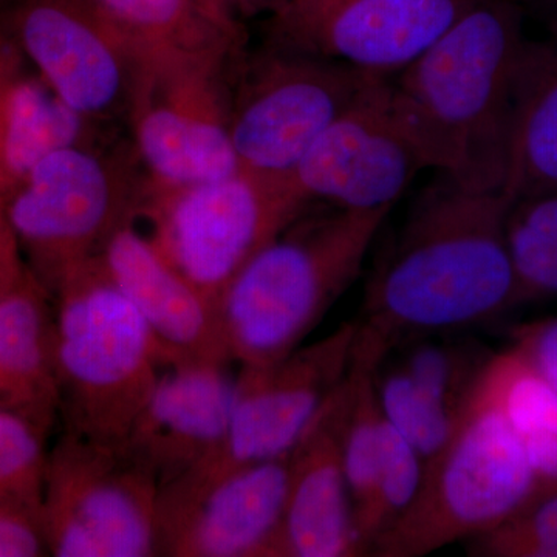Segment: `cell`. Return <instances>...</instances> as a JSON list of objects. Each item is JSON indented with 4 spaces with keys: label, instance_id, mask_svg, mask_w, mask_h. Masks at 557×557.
<instances>
[{
    "label": "cell",
    "instance_id": "5b68a950",
    "mask_svg": "<svg viewBox=\"0 0 557 557\" xmlns=\"http://www.w3.org/2000/svg\"><path fill=\"white\" fill-rule=\"evenodd\" d=\"M537 494L522 440L480 375L456 431L424 461L412 504L369 555L420 557L468 541L500 525Z\"/></svg>",
    "mask_w": 557,
    "mask_h": 557
},
{
    "label": "cell",
    "instance_id": "8992f818",
    "mask_svg": "<svg viewBox=\"0 0 557 557\" xmlns=\"http://www.w3.org/2000/svg\"><path fill=\"white\" fill-rule=\"evenodd\" d=\"M126 110L152 186L239 172L231 139V79L240 50H137Z\"/></svg>",
    "mask_w": 557,
    "mask_h": 557
},
{
    "label": "cell",
    "instance_id": "484cf974",
    "mask_svg": "<svg viewBox=\"0 0 557 557\" xmlns=\"http://www.w3.org/2000/svg\"><path fill=\"white\" fill-rule=\"evenodd\" d=\"M482 379L520 440L557 435V392L515 350L491 357Z\"/></svg>",
    "mask_w": 557,
    "mask_h": 557
},
{
    "label": "cell",
    "instance_id": "7402d4cb",
    "mask_svg": "<svg viewBox=\"0 0 557 557\" xmlns=\"http://www.w3.org/2000/svg\"><path fill=\"white\" fill-rule=\"evenodd\" d=\"M131 51L240 50L242 27L197 0H87Z\"/></svg>",
    "mask_w": 557,
    "mask_h": 557
},
{
    "label": "cell",
    "instance_id": "8d00e7d4",
    "mask_svg": "<svg viewBox=\"0 0 557 557\" xmlns=\"http://www.w3.org/2000/svg\"><path fill=\"white\" fill-rule=\"evenodd\" d=\"M542 9L548 10L557 20V0H536Z\"/></svg>",
    "mask_w": 557,
    "mask_h": 557
},
{
    "label": "cell",
    "instance_id": "3957f363",
    "mask_svg": "<svg viewBox=\"0 0 557 557\" xmlns=\"http://www.w3.org/2000/svg\"><path fill=\"white\" fill-rule=\"evenodd\" d=\"M391 211L304 212L260 249L215 306L231 362L269 364L302 346L357 281Z\"/></svg>",
    "mask_w": 557,
    "mask_h": 557
},
{
    "label": "cell",
    "instance_id": "2e32d148",
    "mask_svg": "<svg viewBox=\"0 0 557 557\" xmlns=\"http://www.w3.org/2000/svg\"><path fill=\"white\" fill-rule=\"evenodd\" d=\"M233 362L177 361L161 370L123 453L160 487L214 456L228 434Z\"/></svg>",
    "mask_w": 557,
    "mask_h": 557
},
{
    "label": "cell",
    "instance_id": "d6986e66",
    "mask_svg": "<svg viewBox=\"0 0 557 557\" xmlns=\"http://www.w3.org/2000/svg\"><path fill=\"white\" fill-rule=\"evenodd\" d=\"M51 295L30 270L0 293V408L49 434L60 418Z\"/></svg>",
    "mask_w": 557,
    "mask_h": 557
},
{
    "label": "cell",
    "instance_id": "8fae6325",
    "mask_svg": "<svg viewBox=\"0 0 557 557\" xmlns=\"http://www.w3.org/2000/svg\"><path fill=\"white\" fill-rule=\"evenodd\" d=\"M288 456L160 487L159 556L287 557Z\"/></svg>",
    "mask_w": 557,
    "mask_h": 557
},
{
    "label": "cell",
    "instance_id": "f546056e",
    "mask_svg": "<svg viewBox=\"0 0 557 557\" xmlns=\"http://www.w3.org/2000/svg\"><path fill=\"white\" fill-rule=\"evenodd\" d=\"M49 556L42 507L0 497V557Z\"/></svg>",
    "mask_w": 557,
    "mask_h": 557
},
{
    "label": "cell",
    "instance_id": "4dcf8cb0",
    "mask_svg": "<svg viewBox=\"0 0 557 557\" xmlns=\"http://www.w3.org/2000/svg\"><path fill=\"white\" fill-rule=\"evenodd\" d=\"M512 350L557 392V318L520 330Z\"/></svg>",
    "mask_w": 557,
    "mask_h": 557
},
{
    "label": "cell",
    "instance_id": "ba28073f",
    "mask_svg": "<svg viewBox=\"0 0 557 557\" xmlns=\"http://www.w3.org/2000/svg\"><path fill=\"white\" fill-rule=\"evenodd\" d=\"M380 76L271 44L237 61L230 129L239 171L289 182L319 135Z\"/></svg>",
    "mask_w": 557,
    "mask_h": 557
},
{
    "label": "cell",
    "instance_id": "d4e9b609",
    "mask_svg": "<svg viewBox=\"0 0 557 557\" xmlns=\"http://www.w3.org/2000/svg\"><path fill=\"white\" fill-rule=\"evenodd\" d=\"M373 386L384 418L424 461L434 457L456 431L461 413L429 397L391 359L384 358L373 372Z\"/></svg>",
    "mask_w": 557,
    "mask_h": 557
},
{
    "label": "cell",
    "instance_id": "7a4b0ae2",
    "mask_svg": "<svg viewBox=\"0 0 557 557\" xmlns=\"http://www.w3.org/2000/svg\"><path fill=\"white\" fill-rule=\"evenodd\" d=\"M523 0H479L391 79L392 106L426 168L504 190Z\"/></svg>",
    "mask_w": 557,
    "mask_h": 557
},
{
    "label": "cell",
    "instance_id": "ac0fdd59",
    "mask_svg": "<svg viewBox=\"0 0 557 557\" xmlns=\"http://www.w3.org/2000/svg\"><path fill=\"white\" fill-rule=\"evenodd\" d=\"M346 397L347 379L289 453L287 557L366 556L355 530L341 445Z\"/></svg>",
    "mask_w": 557,
    "mask_h": 557
},
{
    "label": "cell",
    "instance_id": "277c9868",
    "mask_svg": "<svg viewBox=\"0 0 557 557\" xmlns=\"http://www.w3.org/2000/svg\"><path fill=\"white\" fill-rule=\"evenodd\" d=\"M51 299L64 432L121 448L170 359L100 259Z\"/></svg>",
    "mask_w": 557,
    "mask_h": 557
},
{
    "label": "cell",
    "instance_id": "4316f807",
    "mask_svg": "<svg viewBox=\"0 0 557 557\" xmlns=\"http://www.w3.org/2000/svg\"><path fill=\"white\" fill-rule=\"evenodd\" d=\"M423 472V458L386 420L384 454L379 479L368 507L355 519V530L366 555H369L373 542L412 504Z\"/></svg>",
    "mask_w": 557,
    "mask_h": 557
},
{
    "label": "cell",
    "instance_id": "836d02e7",
    "mask_svg": "<svg viewBox=\"0 0 557 557\" xmlns=\"http://www.w3.org/2000/svg\"><path fill=\"white\" fill-rule=\"evenodd\" d=\"M209 13L214 14L219 20L239 24V16L249 14L247 0H197Z\"/></svg>",
    "mask_w": 557,
    "mask_h": 557
},
{
    "label": "cell",
    "instance_id": "4fadbf2b",
    "mask_svg": "<svg viewBox=\"0 0 557 557\" xmlns=\"http://www.w3.org/2000/svg\"><path fill=\"white\" fill-rule=\"evenodd\" d=\"M357 322L262 366H242L228 434L197 471L228 469L288 456L350 370ZM193 469V471H194Z\"/></svg>",
    "mask_w": 557,
    "mask_h": 557
},
{
    "label": "cell",
    "instance_id": "ffe728a7",
    "mask_svg": "<svg viewBox=\"0 0 557 557\" xmlns=\"http://www.w3.org/2000/svg\"><path fill=\"white\" fill-rule=\"evenodd\" d=\"M90 124L57 97L0 32V177L7 197L54 150L90 143Z\"/></svg>",
    "mask_w": 557,
    "mask_h": 557
},
{
    "label": "cell",
    "instance_id": "83f0119b",
    "mask_svg": "<svg viewBox=\"0 0 557 557\" xmlns=\"http://www.w3.org/2000/svg\"><path fill=\"white\" fill-rule=\"evenodd\" d=\"M47 435L27 418L0 408V497L42 507Z\"/></svg>",
    "mask_w": 557,
    "mask_h": 557
},
{
    "label": "cell",
    "instance_id": "d6a6232c",
    "mask_svg": "<svg viewBox=\"0 0 557 557\" xmlns=\"http://www.w3.org/2000/svg\"><path fill=\"white\" fill-rule=\"evenodd\" d=\"M27 271L17 245L0 237V293L13 287Z\"/></svg>",
    "mask_w": 557,
    "mask_h": 557
},
{
    "label": "cell",
    "instance_id": "52a82bcc",
    "mask_svg": "<svg viewBox=\"0 0 557 557\" xmlns=\"http://www.w3.org/2000/svg\"><path fill=\"white\" fill-rule=\"evenodd\" d=\"M292 182L236 172L188 186H139L135 214L148 219L168 262L218 306L249 260L309 207Z\"/></svg>",
    "mask_w": 557,
    "mask_h": 557
},
{
    "label": "cell",
    "instance_id": "7c38bea8",
    "mask_svg": "<svg viewBox=\"0 0 557 557\" xmlns=\"http://www.w3.org/2000/svg\"><path fill=\"white\" fill-rule=\"evenodd\" d=\"M479 0H285L267 33L278 49L392 76L420 58Z\"/></svg>",
    "mask_w": 557,
    "mask_h": 557
},
{
    "label": "cell",
    "instance_id": "e575fe53",
    "mask_svg": "<svg viewBox=\"0 0 557 557\" xmlns=\"http://www.w3.org/2000/svg\"><path fill=\"white\" fill-rule=\"evenodd\" d=\"M0 237L16 244L10 230L9 220H7V188L3 185L2 177H0Z\"/></svg>",
    "mask_w": 557,
    "mask_h": 557
},
{
    "label": "cell",
    "instance_id": "cb8c5ba5",
    "mask_svg": "<svg viewBox=\"0 0 557 557\" xmlns=\"http://www.w3.org/2000/svg\"><path fill=\"white\" fill-rule=\"evenodd\" d=\"M449 335L435 333L406 341L386 358L429 397L461 413L491 357L482 354L474 343Z\"/></svg>",
    "mask_w": 557,
    "mask_h": 557
},
{
    "label": "cell",
    "instance_id": "603a6c76",
    "mask_svg": "<svg viewBox=\"0 0 557 557\" xmlns=\"http://www.w3.org/2000/svg\"><path fill=\"white\" fill-rule=\"evenodd\" d=\"M505 231L516 302L557 296V189L512 200Z\"/></svg>",
    "mask_w": 557,
    "mask_h": 557
},
{
    "label": "cell",
    "instance_id": "d590c367",
    "mask_svg": "<svg viewBox=\"0 0 557 557\" xmlns=\"http://www.w3.org/2000/svg\"><path fill=\"white\" fill-rule=\"evenodd\" d=\"M249 14L256 13V11L269 9H276L277 5L284 3L285 0H247Z\"/></svg>",
    "mask_w": 557,
    "mask_h": 557
},
{
    "label": "cell",
    "instance_id": "1f68e13d",
    "mask_svg": "<svg viewBox=\"0 0 557 557\" xmlns=\"http://www.w3.org/2000/svg\"><path fill=\"white\" fill-rule=\"evenodd\" d=\"M522 443L541 493L557 487V435L527 438Z\"/></svg>",
    "mask_w": 557,
    "mask_h": 557
},
{
    "label": "cell",
    "instance_id": "e0dca14e",
    "mask_svg": "<svg viewBox=\"0 0 557 557\" xmlns=\"http://www.w3.org/2000/svg\"><path fill=\"white\" fill-rule=\"evenodd\" d=\"M98 259L152 330L170 362H231L215 307L137 228L135 212L112 231Z\"/></svg>",
    "mask_w": 557,
    "mask_h": 557
},
{
    "label": "cell",
    "instance_id": "44dd1931",
    "mask_svg": "<svg viewBox=\"0 0 557 557\" xmlns=\"http://www.w3.org/2000/svg\"><path fill=\"white\" fill-rule=\"evenodd\" d=\"M557 189V38L527 39L516 76L509 127V199Z\"/></svg>",
    "mask_w": 557,
    "mask_h": 557
},
{
    "label": "cell",
    "instance_id": "5bb4252c",
    "mask_svg": "<svg viewBox=\"0 0 557 557\" xmlns=\"http://www.w3.org/2000/svg\"><path fill=\"white\" fill-rule=\"evenodd\" d=\"M424 168L392 106L391 78L380 76L319 135L289 182L309 203L375 211L394 208Z\"/></svg>",
    "mask_w": 557,
    "mask_h": 557
},
{
    "label": "cell",
    "instance_id": "f1b7e54d",
    "mask_svg": "<svg viewBox=\"0 0 557 557\" xmlns=\"http://www.w3.org/2000/svg\"><path fill=\"white\" fill-rule=\"evenodd\" d=\"M469 556L557 557V491L537 494L500 525L468 539Z\"/></svg>",
    "mask_w": 557,
    "mask_h": 557
},
{
    "label": "cell",
    "instance_id": "9a60e30c",
    "mask_svg": "<svg viewBox=\"0 0 557 557\" xmlns=\"http://www.w3.org/2000/svg\"><path fill=\"white\" fill-rule=\"evenodd\" d=\"M0 32L83 119L126 109L134 57L87 0H10Z\"/></svg>",
    "mask_w": 557,
    "mask_h": 557
},
{
    "label": "cell",
    "instance_id": "6da1fadb",
    "mask_svg": "<svg viewBox=\"0 0 557 557\" xmlns=\"http://www.w3.org/2000/svg\"><path fill=\"white\" fill-rule=\"evenodd\" d=\"M511 203L502 189L445 174L429 183L369 278L354 355L380 366L406 341L471 327L516 304Z\"/></svg>",
    "mask_w": 557,
    "mask_h": 557
},
{
    "label": "cell",
    "instance_id": "9c48e42d",
    "mask_svg": "<svg viewBox=\"0 0 557 557\" xmlns=\"http://www.w3.org/2000/svg\"><path fill=\"white\" fill-rule=\"evenodd\" d=\"M138 193L90 143L54 150L10 190L11 233L50 295L100 256L112 231L134 214Z\"/></svg>",
    "mask_w": 557,
    "mask_h": 557
},
{
    "label": "cell",
    "instance_id": "30bf717a",
    "mask_svg": "<svg viewBox=\"0 0 557 557\" xmlns=\"http://www.w3.org/2000/svg\"><path fill=\"white\" fill-rule=\"evenodd\" d=\"M159 483L119 446L64 432L44 483L49 555L159 556Z\"/></svg>",
    "mask_w": 557,
    "mask_h": 557
}]
</instances>
